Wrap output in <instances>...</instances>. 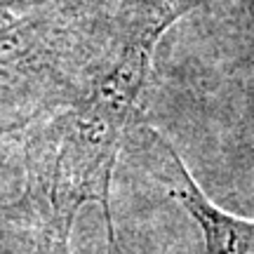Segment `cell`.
<instances>
[{"label": "cell", "mask_w": 254, "mask_h": 254, "mask_svg": "<svg viewBox=\"0 0 254 254\" xmlns=\"http://www.w3.org/2000/svg\"><path fill=\"white\" fill-rule=\"evenodd\" d=\"M193 5L195 0H116L109 36L80 92L28 139V190L45 205L57 252H66L78 212L99 205L109 254H118L113 170L141 109L158 43Z\"/></svg>", "instance_id": "6da1fadb"}, {"label": "cell", "mask_w": 254, "mask_h": 254, "mask_svg": "<svg viewBox=\"0 0 254 254\" xmlns=\"http://www.w3.org/2000/svg\"><path fill=\"white\" fill-rule=\"evenodd\" d=\"M113 12L116 0H0V134L80 92Z\"/></svg>", "instance_id": "7a4b0ae2"}, {"label": "cell", "mask_w": 254, "mask_h": 254, "mask_svg": "<svg viewBox=\"0 0 254 254\" xmlns=\"http://www.w3.org/2000/svg\"><path fill=\"white\" fill-rule=\"evenodd\" d=\"M139 129L153 158L158 179L198 224L205 240V254H254V221L236 217L214 205L186 170L172 144H167L153 127L139 125Z\"/></svg>", "instance_id": "3957f363"}]
</instances>
